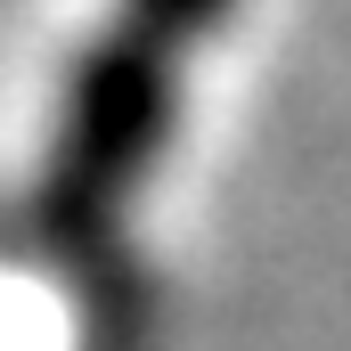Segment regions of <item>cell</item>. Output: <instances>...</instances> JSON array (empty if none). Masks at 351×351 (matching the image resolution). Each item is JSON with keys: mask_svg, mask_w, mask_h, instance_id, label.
<instances>
[{"mask_svg": "<svg viewBox=\"0 0 351 351\" xmlns=\"http://www.w3.org/2000/svg\"><path fill=\"white\" fill-rule=\"evenodd\" d=\"M237 0H114L98 41L74 58L58 90V123L33 180V237L49 254H90L147 188L180 123L188 58Z\"/></svg>", "mask_w": 351, "mask_h": 351, "instance_id": "obj_1", "label": "cell"}]
</instances>
